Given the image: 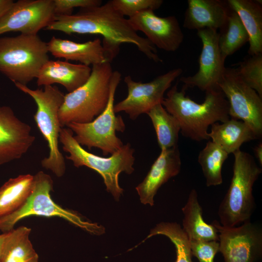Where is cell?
Instances as JSON below:
<instances>
[{"label":"cell","instance_id":"obj_28","mask_svg":"<svg viewBox=\"0 0 262 262\" xmlns=\"http://www.w3.org/2000/svg\"><path fill=\"white\" fill-rule=\"evenodd\" d=\"M229 154L212 141H208L198 156L199 164L208 187L223 182L222 166Z\"/></svg>","mask_w":262,"mask_h":262},{"label":"cell","instance_id":"obj_30","mask_svg":"<svg viewBox=\"0 0 262 262\" xmlns=\"http://www.w3.org/2000/svg\"><path fill=\"white\" fill-rule=\"evenodd\" d=\"M236 69L243 81L262 98V53L249 55Z\"/></svg>","mask_w":262,"mask_h":262},{"label":"cell","instance_id":"obj_36","mask_svg":"<svg viewBox=\"0 0 262 262\" xmlns=\"http://www.w3.org/2000/svg\"><path fill=\"white\" fill-rule=\"evenodd\" d=\"M4 235H5L4 233H3L2 234H0V251L1 245H2V243L4 237Z\"/></svg>","mask_w":262,"mask_h":262},{"label":"cell","instance_id":"obj_22","mask_svg":"<svg viewBox=\"0 0 262 262\" xmlns=\"http://www.w3.org/2000/svg\"><path fill=\"white\" fill-rule=\"evenodd\" d=\"M237 13L249 36V56L262 53V6L260 0H228Z\"/></svg>","mask_w":262,"mask_h":262},{"label":"cell","instance_id":"obj_3","mask_svg":"<svg viewBox=\"0 0 262 262\" xmlns=\"http://www.w3.org/2000/svg\"><path fill=\"white\" fill-rule=\"evenodd\" d=\"M233 154L232 177L217 212L220 224L226 227L250 221L255 208L253 186L262 171L249 153L239 150Z\"/></svg>","mask_w":262,"mask_h":262},{"label":"cell","instance_id":"obj_23","mask_svg":"<svg viewBox=\"0 0 262 262\" xmlns=\"http://www.w3.org/2000/svg\"><path fill=\"white\" fill-rule=\"evenodd\" d=\"M181 210L184 215L182 228L189 240L219 241V234L216 228L212 224H207L203 219L202 208L195 189L190 191Z\"/></svg>","mask_w":262,"mask_h":262},{"label":"cell","instance_id":"obj_27","mask_svg":"<svg viewBox=\"0 0 262 262\" xmlns=\"http://www.w3.org/2000/svg\"><path fill=\"white\" fill-rule=\"evenodd\" d=\"M219 30L218 46L225 60L249 41L248 34L240 18L230 8L225 23Z\"/></svg>","mask_w":262,"mask_h":262},{"label":"cell","instance_id":"obj_1","mask_svg":"<svg viewBox=\"0 0 262 262\" xmlns=\"http://www.w3.org/2000/svg\"><path fill=\"white\" fill-rule=\"evenodd\" d=\"M46 29L66 34H99L103 38L102 44L115 53H118L122 44H132L150 60L163 62L156 47L132 29L128 18L115 10L110 0L100 5L81 8L74 14L55 16Z\"/></svg>","mask_w":262,"mask_h":262},{"label":"cell","instance_id":"obj_2","mask_svg":"<svg viewBox=\"0 0 262 262\" xmlns=\"http://www.w3.org/2000/svg\"><path fill=\"white\" fill-rule=\"evenodd\" d=\"M186 90L183 86L179 90L176 83L161 104L177 120L182 135L196 141L208 140L210 126L230 118L228 101L219 87L205 91L201 103L186 96Z\"/></svg>","mask_w":262,"mask_h":262},{"label":"cell","instance_id":"obj_6","mask_svg":"<svg viewBox=\"0 0 262 262\" xmlns=\"http://www.w3.org/2000/svg\"><path fill=\"white\" fill-rule=\"evenodd\" d=\"M15 84L36 103L37 110L33 118L49 150L48 156L41 161L42 166L57 177H61L65 173L66 163L59 147L60 132L63 128L59 121V111L65 95L56 86L47 85L44 89H32L26 85Z\"/></svg>","mask_w":262,"mask_h":262},{"label":"cell","instance_id":"obj_24","mask_svg":"<svg viewBox=\"0 0 262 262\" xmlns=\"http://www.w3.org/2000/svg\"><path fill=\"white\" fill-rule=\"evenodd\" d=\"M31 229L25 226L5 232L0 251V262H38V255L29 236Z\"/></svg>","mask_w":262,"mask_h":262},{"label":"cell","instance_id":"obj_9","mask_svg":"<svg viewBox=\"0 0 262 262\" xmlns=\"http://www.w3.org/2000/svg\"><path fill=\"white\" fill-rule=\"evenodd\" d=\"M121 79L120 72L114 71L107 106L93 121L87 123L72 122L66 126L75 134L74 137L80 145L90 149L98 148L104 156L113 154L124 145L116 132H124L125 124L122 116L116 115L114 111L115 93Z\"/></svg>","mask_w":262,"mask_h":262},{"label":"cell","instance_id":"obj_15","mask_svg":"<svg viewBox=\"0 0 262 262\" xmlns=\"http://www.w3.org/2000/svg\"><path fill=\"white\" fill-rule=\"evenodd\" d=\"M128 19L135 31L143 32L153 45L161 49L175 51L183 41V33L175 16H159L150 10L137 13Z\"/></svg>","mask_w":262,"mask_h":262},{"label":"cell","instance_id":"obj_13","mask_svg":"<svg viewBox=\"0 0 262 262\" xmlns=\"http://www.w3.org/2000/svg\"><path fill=\"white\" fill-rule=\"evenodd\" d=\"M55 16L53 0H19L0 19V35L9 32L37 35Z\"/></svg>","mask_w":262,"mask_h":262},{"label":"cell","instance_id":"obj_5","mask_svg":"<svg viewBox=\"0 0 262 262\" xmlns=\"http://www.w3.org/2000/svg\"><path fill=\"white\" fill-rule=\"evenodd\" d=\"M74 133L69 128H62L59 142L65 152L69 153L66 158L71 161L75 167H88L101 175L106 190L118 201L123 189L119 184V176L122 172L131 174L135 157L134 149L127 143L109 157H102L90 153L80 145L74 137Z\"/></svg>","mask_w":262,"mask_h":262},{"label":"cell","instance_id":"obj_34","mask_svg":"<svg viewBox=\"0 0 262 262\" xmlns=\"http://www.w3.org/2000/svg\"><path fill=\"white\" fill-rule=\"evenodd\" d=\"M14 2L12 0H0V19L11 8Z\"/></svg>","mask_w":262,"mask_h":262},{"label":"cell","instance_id":"obj_4","mask_svg":"<svg viewBox=\"0 0 262 262\" xmlns=\"http://www.w3.org/2000/svg\"><path fill=\"white\" fill-rule=\"evenodd\" d=\"M113 71L111 62L94 65L87 81L65 95L59 111L62 128L72 122H90L104 111L109 98Z\"/></svg>","mask_w":262,"mask_h":262},{"label":"cell","instance_id":"obj_12","mask_svg":"<svg viewBox=\"0 0 262 262\" xmlns=\"http://www.w3.org/2000/svg\"><path fill=\"white\" fill-rule=\"evenodd\" d=\"M213 224L219 234V250L225 262H256L262 257V228L250 221L234 227Z\"/></svg>","mask_w":262,"mask_h":262},{"label":"cell","instance_id":"obj_7","mask_svg":"<svg viewBox=\"0 0 262 262\" xmlns=\"http://www.w3.org/2000/svg\"><path fill=\"white\" fill-rule=\"evenodd\" d=\"M47 43L37 35L0 37V72L12 82L27 85L36 79L49 60Z\"/></svg>","mask_w":262,"mask_h":262},{"label":"cell","instance_id":"obj_20","mask_svg":"<svg viewBox=\"0 0 262 262\" xmlns=\"http://www.w3.org/2000/svg\"><path fill=\"white\" fill-rule=\"evenodd\" d=\"M187 2L183 26L189 30L220 29L230 10L227 1L188 0Z\"/></svg>","mask_w":262,"mask_h":262},{"label":"cell","instance_id":"obj_31","mask_svg":"<svg viewBox=\"0 0 262 262\" xmlns=\"http://www.w3.org/2000/svg\"><path fill=\"white\" fill-rule=\"evenodd\" d=\"M114 8L120 14L131 17L147 10L154 11L163 4V0H111Z\"/></svg>","mask_w":262,"mask_h":262},{"label":"cell","instance_id":"obj_29","mask_svg":"<svg viewBox=\"0 0 262 262\" xmlns=\"http://www.w3.org/2000/svg\"><path fill=\"white\" fill-rule=\"evenodd\" d=\"M156 235H163L173 243L176 252L175 262H192L190 241L180 224L176 222H161L150 230L142 243Z\"/></svg>","mask_w":262,"mask_h":262},{"label":"cell","instance_id":"obj_33","mask_svg":"<svg viewBox=\"0 0 262 262\" xmlns=\"http://www.w3.org/2000/svg\"><path fill=\"white\" fill-rule=\"evenodd\" d=\"M55 16L70 15L75 8H85L102 4L100 0H53Z\"/></svg>","mask_w":262,"mask_h":262},{"label":"cell","instance_id":"obj_18","mask_svg":"<svg viewBox=\"0 0 262 262\" xmlns=\"http://www.w3.org/2000/svg\"><path fill=\"white\" fill-rule=\"evenodd\" d=\"M49 52L56 58L74 61L90 66L106 62L111 63L99 38L77 43L53 36L47 43Z\"/></svg>","mask_w":262,"mask_h":262},{"label":"cell","instance_id":"obj_19","mask_svg":"<svg viewBox=\"0 0 262 262\" xmlns=\"http://www.w3.org/2000/svg\"><path fill=\"white\" fill-rule=\"evenodd\" d=\"M92 68L83 64H74L67 61L48 60L40 70L36 78L38 86L63 85L68 93L83 84L89 78Z\"/></svg>","mask_w":262,"mask_h":262},{"label":"cell","instance_id":"obj_16","mask_svg":"<svg viewBox=\"0 0 262 262\" xmlns=\"http://www.w3.org/2000/svg\"><path fill=\"white\" fill-rule=\"evenodd\" d=\"M34 140L31 126L18 118L11 107L0 106V165L21 158Z\"/></svg>","mask_w":262,"mask_h":262},{"label":"cell","instance_id":"obj_26","mask_svg":"<svg viewBox=\"0 0 262 262\" xmlns=\"http://www.w3.org/2000/svg\"><path fill=\"white\" fill-rule=\"evenodd\" d=\"M155 129L158 145L161 149L178 146L179 134L180 131L177 120L159 104L147 114Z\"/></svg>","mask_w":262,"mask_h":262},{"label":"cell","instance_id":"obj_17","mask_svg":"<svg viewBox=\"0 0 262 262\" xmlns=\"http://www.w3.org/2000/svg\"><path fill=\"white\" fill-rule=\"evenodd\" d=\"M181 165L178 146L162 149L144 180L136 187L141 202L152 206L159 189L179 174Z\"/></svg>","mask_w":262,"mask_h":262},{"label":"cell","instance_id":"obj_32","mask_svg":"<svg viewBox=\"0 0 262 262\" xmlns=\"http://www.w3.org/2000/svg\"><path fill=\"white\" fill-rule=\"evenodd\" d=\"M189 241L192 256L196 257L199 262H214L219 250V241Z\"/></svg>","mask_w":262,"mask_h":262},{"label":"cell","instance_id":"obj_21","mask_svg":"<svg viewBox=\"0 0 262 262\" xmlns=\"http://www.w3.org/2000/svg\"><path fill=\"white\" fill-rule=\"evenodd\" d=\"M208 136L229 154L240 150L244 143L258 139L248 124L231 118L212 125Z\"/></svg>","mask_w":262,"mask_h":262},{"label":"cell","instance_id":"obj_8","mask_svg":"<svg viewBox=\"0 0 262 262\" xmlns=\"http://www.w3.org/2000/svg\"><path fill=\"white\" fill-rule=\"evenodd\" d=\"M33 177V189L25 204L14 213L0 219V230L3 233L13 229L20 220L33 215L59 217L91 234L99 235L104 233L102 226L85 220L78 213L63 208L53 201L50 196L53 180L49 175L40 171Z\"/></svg>","mask_w":262,"mask_h":262},{"label":"cell","instance_id":"obj_10","mask_svg":"<svg viewBox=\"0 0 262 262\" xmlns=\"http://www.w3.org/2000/svg\"><path fill=\"white\" fill-rule=\"evenodd\" d=\"M218 86L229 104L230 118L248 124L258 138L262 134V99L239 75L236 68L226 67Z\"/></svg>","mask_w":262,"mask_h":262},{"label":"cell","instance_id":"obj_35","mask_svg":"<svg viewBox=\"0 0 262 262\" xmlns=\"http://www.w3.org/2000/svg\"><path fill=\"white\" fill-rule=\"evenodd\" d=\"M254 152L256 159L261 165H262V143L258 144L254 148Z\"/></svg>","mask_w":262,"mask_h":262},{"label":"cell","instance_id":"obj_14","mask_svg":"<svg viewBox=\"0 0 262 262\" xmlns=\"http://www.w3.org/2000/svg\"><path fill=\"white\" fill-rule=\"evenodd\" d=\"M202 48L199 57L198 69L192 76L182 77L180 81L183 87H197L203 91L218 87V84L226 67L218 46V32L213 29L197 31Z\"/></svg>","mask_w":262,"mask_h":262},{"label":"cell","instance_id":"obj_25","mask_svg":"<svg viewBox=\"0 0 262 262\" xmlns=\"http://www.w3.org/2000/svg\"><path fill=\"white\" fill-rule=\"evenodd\" d=\"M33 181V175H20L10 178L0 187V219L22 207L32 192Z\"/></svg>","mask_w":262,"mask_h":262},{"label":"cell","instance_id":"obj_11","mask_svg":"<svg viewBox=\"0 0 262 262\" xmlns=\"http://www.w3.org/2000/svg\"><path fill=\"white\" fill-rule=\"evenodd\" d=\"M182 73L181 68H174L145 83L135 82L130 75L126 76L124 81L128 88V95L115 104V113L124 112L131 120L147 114L153 107L162 103L165 91Z\"/></svg>","mask_w":262,"mask_h":262}]
</instances>
